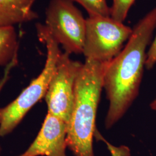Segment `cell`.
Returning <instances> with one entry per match:
<instances>
[{"instance_id": "cell-10", "label": "cell", "mask_w": 156, "mask_h": 156, "mask_svg": "<svg viewBox=\"0 0 156 156\" xmlns=\"http://www.w3.org/2000/svg\"><path fill=\"white\" fill-rule=\"evenodd\" d=\"M82 6L89 16H110V8L106 0H71Z\"/></svg>"}, {"instance_id": "cell-2", "label": "cell", "mask_w": 156, "mask_h": 156, "mask_svg": "<svg viewBox=\"0 0 156 156\" xmlns=\"http://www.w3.org/2000/svg\"><path fill=\"white\" fill-rule=\"evenodd\" d=\"M106 62L86 58L76 79L73 111L67 124V147L75 156H94L95 117Z\"/></svg>"}, {"instance_id": "cell-7", "label": "cell", "mask_w": 156, "mask_h": 156, "mask_svg": "<svg viewBox=\"0 0 156 156\" xmlns=\"http://www.w3.org/2000/svg\"><path fill=\"white\" fill-rule=\"evenodd\" d=\"M67 124L48 113L39 133L19 156H67Z\"/></svg>"}, {"instance_id": "cell-5", "label": "cell", "mask_w": 156, "mask_h": 156, "mask_svg": "<svg viewBox=\"0 0 156 156\" xmlns=\"http://www.w3.org/2000/svg\"><path fill=\"white\" fill-rule=\"evenodd\" d=\"M132 33V28L110 16H89L82 53L86 58L109 62L122 50Z\"/></svg>"}, {"instance_id": "cell-4", "label": "cell", "mask_w": 156, "mask_h": 156, "mask_svg": "<svg viewBox=\"0 0 156 156\" xmlns=\"http://www.w3.org/2000/svg\"><path fill=\"white\" fill-rule=\"evenodd\" d=\"M45 26L65 52L83 53L86 19L71 0H50L45 12Z\"/></svg>"}, {"instance_id": "cell-13", "label": "cell", "mask_w": 156, "mask_h": 156, "mask_svg": "<svg viewBox=\"0 0 156 156\" xmlns=\"http://www.w3.org/2000/svg\"><path fill=\"white\" fill-rule=\"evenodd\" d=\"M104 140L106 143L108 149L111 153L112 156H129V150L128 147L124 146L115 147L107 142L106 140Z\"/></svg>"}, {"instance_id": "cell-15", "label": "cell", "mask_w": 156, "mask_h": 156, "mask_svg": "<svg viewBox=\"0 0 156 156\" xmlns=\"http://www.w3.org/2000/svg\"><path fill=\"white\" fill-rule=\"evenodd\" d=\"M151 109L156 111V98L154 99V100L151 102Z\"/></svg>"}, {"instance_id": "cell-14", "label": "cell", "mask_w": 156, "mask_h": 156, "mask_svg": "<svg viewBox=\"0 0 156 156\" xmlns=\"http://www.w3.org/2000/svg\"><path fill=\"white\" fill-rule=\"evenodd\" d=\"M17 61V57L15 58L9 64H8L6 67L4 75L3 76L2 78L0 79V92L1 91L3 87L5 84L6 82H7V80H8V79L9 78L11 69L16 64ZM1 146H0V152H1Z\"/></svg>"}, {"instance_id": "cell-11", "label": "cell", "mask_w": 156, "mask_h": 156, "mask_svg": "<svg viewBox=\"0 0 156 156\" xmlns=\"http://www.w3.org/2000/svg\"><path fill=\"white\" fill-rule=\"evenodd\" d=\"M135 1L113 0V4L110 8V17L116 22L123 23Z\"/></svg>"}, {"instance_id": "cell-9", "label": "cell", "mask_w": 156, "mask_h": 156, "mask_svg": "<svg viewBox=\"0 0 156 156\" xmlns=\"http://www.w3.org/2000/svg\"><path fill=\"white\" fill-rule=\"evenodd\" d=\"M18 41L13 26H0V66H7L17 57Z\"/></svg>"}, {"instance_id": "cell-12", "label": "cell", "mask_w": 156, "mask_h": 156, "mask_svg": "<svg viewBox=\"0 0 156 156\" xmlns=\"http://www.w3.org/2000/svg\"><path fill=\"white\" fill-rule=\"evenodd\" d=\"M156 63V35L154 41L147 53L145 67L147 69H151Z\"/></svg>"}, {"instance_id": "cell-8", "label": "cell", "mask_w": 156, "mask_h": 156, "mask_svg": "<svg viewBox=\"0 0 156 156\" xmlns=\"http://www.w3.org/2000/svg\"><path fill=\"white\" fill-rule=\"evenodd\" d=\"M36 0H0V26H13L38 18L33 10Z\"/></svg>"}, {"instance_id": "cell-1", "label": "cell", "mask_w": 156, "mask_h": 156, "mask_svg": "<svg viewBox=\"0 0 156 156\" xmlns=\"http://www.w3.org/2000/svg\"><path fill=\"white\" fill-rule=\"evenodd\" d=\"M156 27V7L140 20L125 47L105 62L103 88L109 101L105 119L112 127L128 110L138 94L146 60V50Z\"/></svg>"}, {"instance_id": "cell-3", "label": "cell", "mask_w": 156, "mask_h": 156, "mask_svg": "<svg viewBox=\"0 0 156 156\" xmlns=\"http://www.w3.org/2000/svg\"><path fill=\"white\" fill-rule=\"evenodd\" d=\"M36 30L39 41L45 44L47 56L45 66L39 75L7 106L0 108V136L11 133L30 109L45 97L50 80L62 53L59 44L53 38L45 24L38 23Z\"/></svg>"}, {"instance_id": "cell-6", "label": "cell", "mask_w": 156, "mask_h": 156, "mask_svg": "<svg viewBox=\"0 0 156 156\" xmlns=\"http://www.w3.org/2000/svg\"><path fill=\"white\" fill-rule=\"evenodd\" d=\"M82 63L62 52L50 80L45 99L50 114L68 123L73 111L76 79Z\"/></svg>"}, {"instance_id": "cell-16", "label": "cell", "mask_w": 156, "mask_h": 156, "mask_svg": "<svg viewBox=\"0 0 156 156\" xmlns=\"http://www.w3.org/2000/svg\"></svg>"}]
</instances>
